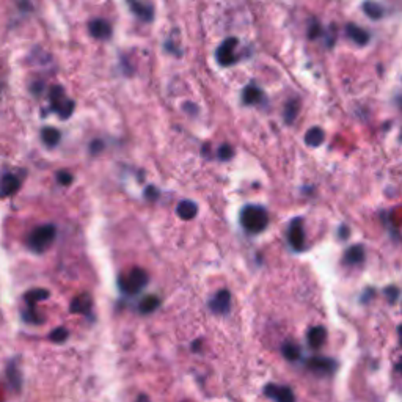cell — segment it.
<instances>
[{
	"label": "cell",
	"mask_w": 402,
	"mask_h": 402,
	"mask_svg": "<svg viewBox=\"0 0 402 402\" xmlns=\"http://www.w3.org/2000/svg\"><path fill=\"white\" fill-rule=\"evenodd\" d=\"M241 223L242 227L249 232H261L267 228L269 223V214L263 206H256V204H250L245 206L241 212Z\"/></svg>",
	"instance_id": "cell-1"
},
{
	"label": "cell",
	"mask_w": 402,
	"mask_h": 402,
	"mask_svg": "<svg viewBox=\"0 0 402 402\" xmlns=\"http://www.w3.org/2000/svg\"><path fill=\"white\" fill-rule=\"evenodd\" d=\"M55 234H57V230H55L54 225H43V227H38L37 230H33V232L29 237V247L33 251L43 253L54 242Z\"/></svg>",
	"instance_id": "cell-2"
},
{
	"label": "cell",
	"mask_w": 402,
	"mask_h": 402,
	"mask_svg": "<svg viewBox=\"0 0 402 402\" xmlns=\"http://www.w3.org/2000/svg\"><path fill=\"white\" fill-rule=\"evenodd\" d=\"M148 283V275L143 269L135 267V269L129 270V273L123 275L119 278V287L126 294H137L146 286Z\"/></svg>",
	"instance_id": "cell-3"
},
{
	"label": "cell",
	"mask_w": 402,
	"mask_h": 402,
	"mask_svg": "<svg viewBox=\"0 0 402 402\" xmlns=\"http://www.w3.org/2000/svg\"><path fill=\"white\" fill-rule=\"evenodd\" d=\"M51 107L54 112H57L58 116L61 119H66L73 115L74 112V101L73 99H68L65 91H63L61 87H52L51 90Z\"/></svg>",
	"instance_id": "cell-4"
},
{
	"label": "cell",
	"mask_w": 402,
	"mask_h": 402,
	"mask_svg": "<svg viewBox=\"0 0 402 402\" xmlns=\"http://www.w3.org/2000/svg\"><path fill=\"white\" fill-rule=\"evenodd\" d=\"M236 46L237 39L236 38H227L220 44V47L217 49V61L220 63L222 66H231L234 65L237 57H236Z\"/></svg>",
	"instance_id": "cell-5"
},
{
	"label": "cell",
	"mask_w": 402,
	"mask_h": 402,
	"mask_svg": "<svg viewBox=\"0 0 402 402\" xmlns=\"http://www.w3.org/2000/svg\"><path fill=\"white\" fill-rule=\"evenodd\" d=\"M308 369L313 371L316 374H321V376H327V374L335 372L336 369V362L331 358H325V357H313L308 360Z\"/></svg>",
	"instance_id": "cell-6"
},
{
	"label": "cell",
	"mask_w": 402,
	"mask_h": 402,
	"mask_svg": "<svg viewBox=\"0 0 402 402\" xmlns=\"http://www.w3.org/2000/svg\"><path fill=\"white\" fill-rule=\"evenodd\" d=\"M131 11L142 20L150 22L154 18V5L150 0H128Z\"/></svg>",
	"instance_id": "cell-7"
},
{
	"label": "cell",
	"mask_w": 402,
	"mask_h": 402,
	"mask_svg": "<svg viewBox=\"0 0 402 402\" xmlns=\"http://www.w3.org/2000/svg\"><path fill=\"white\" fill-rule=\"evenodd\" d=\"M289 244L294 250H302L305 245V232H303V223L302 218H294L287 232Z\"/></svg>",
	"instance_id": "cell-8"
},
{
	"label": "cell",
	"mask_w": 402,
	"mask_h": 402,
	"mask_svg": "<svg viewBox=\"0 0 402 402\" xmlns=\"http://www.w3.org/2000/svg\"><path fill=\"white\" fill-rule=\"evenodd\" d=\"M266 394L269 398L275 399L277 402H295V396L291 388L287 386H277V385H267L266 386Z\"/></svg>",
	"instance_id": "cell-9"
},
{
	"label": "cell",
	"mask_w": 402,
	"mask_h": 402,
	"mask_svg": "<svg viewBox=\"0 0 402 402\" xmlns=\"http://www.w3.org/2000/svg\"><path fill=\"white\" fill-rule=\"evenodd\" d=\"M90 35L96 39H109L112 37V25L104 19H95L88 25Z\"/></svg>",
	"instance_id": "cell-10"
},
{
	"label": "cell",
	"mask_w": 402,
	"mask_h": 402,
	"mask_svg": "<svg viewBox=\"0 0 402 402\" xmlns=\"http://www.w3.org/2000/svg\"><path fill=\"white\" fill-rule=\"evenodd\" d=\"M231 306V295L228 291H218L215 294V297L211 300V309L217 314H225L230 311Z\"/></svg>",
	"instance_id": "cell-11"
},
{
	"label": "cell",
	"mask_w": 402,
	"mask_h": 402,
	"mask_svg": "<svg viewBox=\"0 0 402 402\" xmlns=\"http://www.w3.org/2000/svg\"><path fill=\"white\" fill-rule=\"evenodd\" d=\"M345 35H347V37L358 46H364L369 43V33L355 24L345 25Z\"/></svg>",
	"instance_id": "cell-12"
},
{
	"label": "cell",
	"mask_w": 402,
	"mask_h": 402,
	"mask_svg": "<svg viewBox=\"0 0 402 402\" xmlns=\"http://www.w3.org/2000/svg\"><path fill=\"white\" fill-rule=\"evenodd\" d=\"M19 189V179L13 174H6L2 178L0 182V196L5 198V196H11L13 193H16Z\"/></svg>",
	"instance_id": "cell-13"
},
{
	"label": "cell",
	"mask_w": 402,
	"mask_h": 402,
	"mask_svg": "<svg viewBox=\"0 0 402 402\" xmlns=\"http://www.w3.org/2000/svg\"><path fill=\"white\" fill-rule=\"evenodd\" d=\"M242 101L245 105H256L264 101V93L255 85H249L242 93Z\"/></svg>",
	"instance_id": "cell-14"
},
{
	"label": "cell",
	"mask_w": 402,
	"mask_h": 402,
	"mask_svg": "<svg viewBox=\"0 0 402 402\" xmlns=\"http://www.w3.org/2000/svg\"><path fill=\"white\" fill-rule=\"evenodd\" d=\"M327 331L324 327H313L308 331V344L311 345L313 349H319L321 345L325 343Z\"/></svg>",
	"instance_id": "cell-15"
},
{
	"label": "cell",
	"mask_w": 402,
	"mask_h": 402,
	"mask_svg": "<svg viewBox=\"0 0 402 402\" xmlns=\"http://www.w3.org/2000/svg\"><path fill=\"white\" fill-rule=\"evenodd\" d=\"M198 212V208L196 204L190 200H184L178 204V215L182 218V220H192V218Z\"/></svg>",
	"instance_id": "cell-16"
},
{
	"label": "cell",
	"mask_w": 402,
	"mask_h": 402,
	"mask_svg": "<svg viewBox=\"0 0 402 402\" xmlns=\"http://www.w3.org/2000/svg\"><path fill=\"white\" fill-rule=\"evenodd\" d=\"M363 259H364V250H363V247L362 245H354V247H350V249L345 251V255H344V263L345 264H360V263H363Z\"/></svg>",
	"instance_id": "cell-17"
},
{
	"label": "cell",
	"mask_w": 402,
	"mask_h": 402,
	"mask_svg": "<svg viewBox=\"0 0 402 402\" xmlns=\"http://www.w3.org/2000/svg\"><path fill=\"white\" fill-rule=\"evenodd\" d=\"M91 308V299L88 294H80L73 300L71 311L73 313H87Z\"/></svg>",
	"instance_id": "cell-18"
},
{
	"label": "cell",
	"mask_w": 402,
	"mask_h": 402,
	"mask_svg": "<svg viewBox=\"0 0 402 402\" xmlns=\"http://www.w3.org/2000/svg\"><path fill=\"white\" fill-rule=\"evenodd\" d=\"M299 110H300V101L297 99V97L289 99L285 105V121L287 124H292L294 119L297 118V115H299Z\"/></svg>",
	"instance_id": "cell-19"
},
{
	"label": "cell",
	"mask_w": 402,
	"mask_h": 402,
	"mask_svg": "<svg viewBox=\"0 0 402 402\" xmlns=\"http://www.w3.org/2000/svg\"><path fill=\"white\" fill-rule=\"evenodd\" d=\"M363 11L366 13V16L371 19H380L385 13L383 6L377 2H374V0H366L363 3Z\"/></svg>",
	"instance_id": "cell-20"
},
{
	"label": "cell",
	"mask_w": 402,
	"mask_h": 402,
	"mask_svg": "<svg viewBox=\"0 0 402 402\" xmlns=\"http://www.w3.org/2000/svg\"><path fill=\"white\" fill-rule=\"evenodd\" d=\"M324 138H325V134L321 128H311L305 134V143L308 146H319L324 143Z\"/></svg>",
	"instance_id": "cell-21"
},
{
	"label": "cell",
	"mask_w": 402,
	"mask_h": 402,
	"mask_svg": "<svg viewBox=\"0 0 402 402\" xmlns=\"http://www.w3.org/2000/svg\"><path fill=\"white\" fill-rule=\"evenodd\" d=\"M41 138H43V142L49 148H52L55 145H58V142H60V132L57 129H54V128H46V129L41 131Z\"/></svg>",
	"instance_id": "cell-22"
},
{
	"label": "cell",
	"mask_w": 402,
	"mask_h": 402,
	"mask_svg": "<svg viewBox=\"0 0 402 402\" xmlns=\"http://www.w3.org/2000/svg\"><path fill=\"white\" fill-rule=\"evenodd\" d=\"M47 297H49V292L46 291V289H33V291L25 294V300H27V303H29V308H33L35 303L39 302V300H44Z\"/></svg>",
	"instance_id": "cell-23"
},
{
	"label": "cell",
	"mask_w": 402,
	"mask_h": 402,
	"mask_svg": "<svg viewBox=\"0 0 402 402\" xmlns=\"http://www.w3.org/2000/svg\"><path fill=\"white\" fill-rule=\"evenodd\" d=\"M157 306H159V299L156 295H146V297L140 302V311L142 313H153Z\"/></svg>",
	"instance_id": "cell-24"
},
{
	"label": "cell",
	"mask_w": 402,
	"mask_h": 402,
	"mask_svg": "<svg viewBox=\"0 0 402 402\" xmlns=\"http://www.w3.org/2000/svg\"><path fill=\"white\" fill-rule=\"evenodd\" d=\"M283 355H285V358L291 360V362H295V360L300 358V349H299L295 344H289V343H286V344L283 345Z\"/></svg>",
	"instance_id": "cell-25"
},
{
	"label": "cell",
	"mask_w": 402,
	"mask_h": 402,
	"mask_svg": "<svg viewBox=\"0 0 402 402\" xmlns=\"http://www.w3.org/2000/svg\"><path fill=\"white\" fill-rule=\"evenodd\" d=\"M321 35V24L317 19H311L309 20V27H308V37L309 39H316Z\"/></svg>",
	"instance_id": "cell-26"
},
{
	"label": "cell",
	"mask_w": 402,
	"mask_h": 402,
	"mask_svg": "<svg viewBox=\"0 0 402 402\" xmlns=\"http://www.w3.org/2000/svg\"><path fill=\"white\" fill-rule=\"evenodd\" d=\"M232 154H234V151H232V148L230 145H222L220 150H218V157H220V160H230L232 157Z\"/></svg>",
	"instance_id": "cell-27"
},
{
	"label": "cell",
	"mask_w": 402,
	"mask_h": 402,
	"mask_svg": "<svg viewBox=\"0 0 402 402\" xmlns=\"http://www.w3.org/2000/svg\"><path fill=\"white\" fill-rule=\"evenodd\" d=\"M68 338V330L66 328H57V330H54L52 331V335H51V340L52 341H57V343H61V341H65Z\"/></svg>",
	"instance_id": "cell-28"
},
{
	"label": "cell",
	"mask_w": 402,
	"mask_h": 402,
	"mask_svg": "<svg viewBox=\"0 0 402 402\" xmlns=\"http://www.w3.org/2000/svg\"><path fill=\"white\" fill-rule=\"evenodd\" d=\"M57 179H58L60 184H63V186H69V184H71V181H73V176L69 174L68 172H60V173L57 174Z\"/></svg>",
	"instance_id": "cell-29"
},
{
	"label": "cell",
	"mask_w": 402,
	"mask_h": 402,
	"mask_svg": "<svg viewBox=\"0 0 402 402\" xmlns=\"http://www.w3.org/2000/svg\"><path fill=\"white\" fill-rule=\"evenodd\" d=\"M335 38H336V27H335L333 24H331L330 29H328V32H327V46H328V47L333 46Z\"/></svg>",
	"instance_id": "cell-30"
},
{
	"label": "cell",
	"mask_w": 402,
	"mask_h": 402,
	"mask_svg": "<svg viewBox=\"0 0 402 402\" xmlns=\"http://www.w3.org/2000/svg\"><path fill=\"white\" fill-rule=\"evenodd\" d=\"M386 294H388V299H390L391 302H394L398 299V295H399V291L396 287H390V289H386Z\"/></svg>",
	"instance_id": "cell-31"
},
{
	"label": "cell",
	"mask_w": 402,
	"mask_h": 402,
	"mask_svg": "<svg viewBox=\"0 0 402 402\" xmlns=\"http://www.w3.org/2000/svg\"><path fill=\"white\" fill-rule=\"evenodd\" d=\"M104 148L102 142H99V140H96V142L91 143V153H99L101 150Z\"/></svg>",
	"instance_id": "cell-32"
},
{
	"label": "cell",
	"mask_w": 402,
	"mask_h": 402,
	"mask_svg": "<svg viewBox=\"0 0 402 402\" xmlns=\"http://www.w3.org/2000/svg\"><path fill=\"white\" fill-rule=\"evenodd\" d=\"M137 402H150V399H148V396H145V394H140V398L137 399Z\"/></svg>",
	"instance_id": "cell-33"
},
{
	"label": "cell",
	"mask_w": 402,
	"mask_h": 402,
	"mask_svg": "<svg viewBox=\"0 0 402 402\" xmlns=\"http://www.w3.org/2000/svg\"><path fill=\"white\" fill-rule=\"evenodd\" d=\"M396 369H398V371H399V372L402 374V358L399 360V363L396 364Z\"/></svg>",
	"instance_id": "cell-34"
},
{
	"label": "cell",
	"mask_w": 402,
	"mask_h": 402,
	"mask_svg": "<svg viewBox=\"0 0 402 402\" xmlns=\"http://www.w3.org/2000/svg\"><path fill=\"white\" fill-rule=\"evenodd\" d=\"M399 343H401V345H402V325L399 327Z\"/></svg>",
	"instance_id": "cell-35"
}]
</instances>
